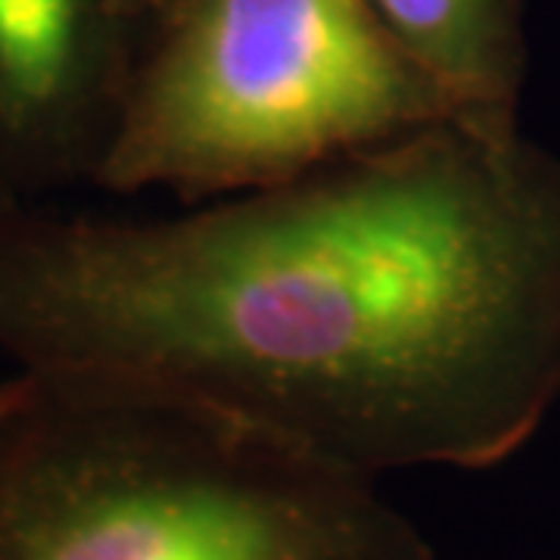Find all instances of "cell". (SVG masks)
<instances>
[{
	"mask_svg": "<svg viewBox=\"0 0 560 560\" xmlns=\"http://www.w3.org/2000/svg\"><path fill=\"white\" fill-rule=\"evenodd\" d=\"M452 116L368 0H162L94 187L215 200Z\"/></svg>",
	"mask_w": 560,
	"mask_h": 560,
	"instance_id": "3",
	"label": "cell"
},
{
	"mask_svg": "<svg viewBox=\"0 0 560 560\" xmlns=\"http://www.w3.org/2000/svg\"><path fill=\"white\" fill-rule=\"evenodd\" d=\"M460 113L517 116L526 79L521 0H368Z\"/></svg>",
	"mask_w": 560,
	"mask_h": 560,
	"instance_id": "5",
	"label": "cell"
},
{
	"mask_svg": "<svg viewBox=\"0 0 560 560\" xmlns=\"http://www.w3.org/2000/svg\"><path fill=\"white\" fill-rule=\"evenodd\" d=\"M0 355L371 477L495 467L560 393V156L460 113L178 215L0 197Z\"/></svg>",
	"mask_w": 560,
	"mask_h": 560,
	"instance_id": "1",
	"label": "cell"
},
{
	"mask_svg": "<svg viewBox=\"0 0 560 560\" xmlns=\"http://www.w3.org/2000/svg\"><path fill=\"white\" fill-rule=\"evenodd\" d=\"M0 560H433L361 474L140 383H0Z\"/></svg>",
	"mask_w": 560,
	"mask_h": 560,
	"instance_id": "2",
	"label": "cell"
},
{
	"mask_svg": "<svg viewBox=\"0 0 560 560\" xmlns=\"http://www.w3.org/2000/svg\"><path fill=\"white\" fill-rule=\"evenodd\" d=\"M162 0H0V197L94 184Z\"/></svg>",
	"mask_w": 560,
	"mask_h": 560,
	"instance_id": "4",
	"label": "cell"
}]
</instances>
